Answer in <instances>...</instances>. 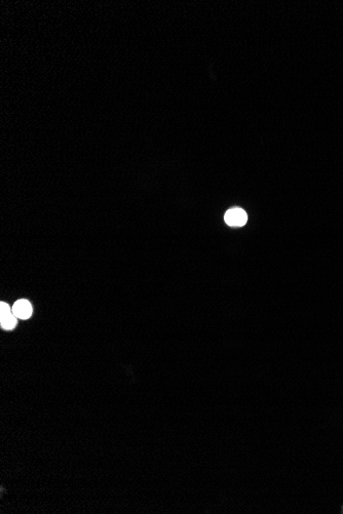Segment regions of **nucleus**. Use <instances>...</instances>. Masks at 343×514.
<instances>
[{"mask_svg":"<svg viewBox=\"0 0 343 514\" xmlns=\"http://www.w3.org/2000/svg\"><path fill=\"white\" fill-rule=\"evenodd\" d=\"M17 319L18 318L14 314L13 309H11L8 303L3 302V303L0 304V324H2V327L7 330L15 328L18 323Z\"/></svg>","mask_w":343,"mask_h":514,"instance_id":"obj_2","label":"nucleus"},{"mask_svg":"<svg viewBox=\"0 0 343 514\" xmlns=\"http://www.w3.org/2000/svg\"><path fill=\"white\" fill-rule=\"evenodd\" d=\"M13 312L17 316V318L20 319H28L32 315V306H31L30 302L27 300H19L13 306Z\"/></svg>","mask_w":343,"mask_h":514,"instance_id":"obj_3","label":"nucleus"},{"mask_svg":"<svg viewBox=\"0 0 343 514\" xmlns=\"http://www.w3.org/2000/svg\"><path fill=\"white\" fill-rule=\"evenodd\" d=\"M224 220L226 224L231 227H241L246 225L248 221V216L243 209L239 207H234L226 211Z\"/></svg>","mask_w":343,"mask_h":514,"instance_id":"obj_1","label":"nucleus"}]
</instances>
